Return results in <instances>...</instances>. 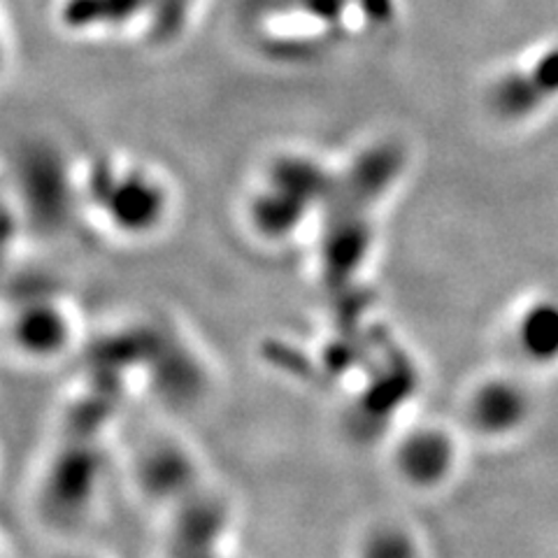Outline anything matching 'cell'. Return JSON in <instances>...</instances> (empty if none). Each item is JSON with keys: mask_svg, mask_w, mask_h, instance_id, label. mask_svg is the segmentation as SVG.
<instances>
[{"mask_svg": "<svg viewBox=\"0 0 558 558\" xmlns=\"http://www.w3.org/2000/svg\"><path fill=\"white\" fill-rule=\"evenodd\" d=\"M80 203L117 240L145 242L172 213V189L161 170L124 154L98 156L77 182Z\"/></svg>", "mask_w": 558, "mask_h": 558, "instance_id": "obj_1", "label": "cell"}, {"mask_svg": "<svg viewBox=\"0 0 558 558\" xmlns=\"http://www.w3.org/2000/svg\"><path fill=\"white\" fill-rule=\"evenodd\" d=\"M459 465V445L438 424H414L391 447L393 475L416 494L442 488Z\"/></svg>", "mask_w": 558, "mask_h": 558, "instance_id": "obj_3", "label": "cell"}, {"mask_svg": "<svg viewBox=\"0 0 558 558\" xmlns=\"http://www.w3.org/2000/svg\"><path fill=\"white\" fill-rule=\"evenodd\" d=\"M151 3L154 0H65L61 20L73 31L92 26H124L137 14L151 10Z\"/></svg>", "mask_w": 558, "mask_h": 558, "instance_id": "obj_7", "label": "cell"}, {"mask_svg": "<svg viewBox=\"0 0 558 558\" xmlns=\"http://www.w3.org/2000/svg\"><path fill=\"white\" fill-rule=\"evenodd\" d=\"M196 0H154L149 10V35L154 43H170L184 31Z\"/></svg>", "mask_w": 558, "mask_h": 558, "instance_id": "obj_9", "label": "cell"}, {"mask_svg": "<svg viewBox=\"0 0 558 558\" xmlns=\"http://www.w3.org/2000/svg\"><path fill=\"white\" fill-rule=\"evenodd\" d=\"M338 172L307 154H279L258 172L247 198V221L256 238L284 244L307 223H322Z\"/></svg>", "mask_w": 558, "mask_h": 558, "instance_id": "obj_2", "label": "cell"}, {"mask_svg": "<svg viewBox=\"0 0 558 558\" xmlns=\"http://www.w3.org/2000/svg\"><path fill=\"white\" fill-rule=\"evenodd\" d=\"M282 5L312 16L314 22L338 26L349 8V0H284Z\"/></svg>", "mask_w": 558, "mask_h": 558, "instance_id": "obj_11", "label": "cell"}, {"mask_svg": "<svg viewBox=\"0 0 558 558\" xmlns=\"http://www.w3.org/2000/svg\"><path fill=\"white\" fill-rule=\"evenodd\" d=\"M363 16L373 24H389L393 22V0H356Z\"/></svg>", "mask_w": 558, "mask_h": 558, "instance_id": "obj_12", "label": "cell"}, {"mask_svg": "<svg viewBox=\"0 0 558 558\" xmlns=\"http://www.w3.org/2000/svg\"><path fill=\"white\" fill-rule=\"evenodd\" d=\"M558 96V49L535 61L523 73H512L496 84L494 108L505 119H523Z\"/></svg>", "mask_w": 558, "mask_h": 558, "instance_id": "obj_5", "label": "cell"}, {"mask_svg": "<svg viewBox=\"0 0 558 558\" xmlns=\"http://www.w3.org/2000/svg\"><path fill=\"white\" fill-rule=\"evenodd\" d=\"M59 295H24L10 314L8 338L26 361H54L75 340L73 310L57 301Z\"/></svg>", "mask_w": 558, "mask_h": 558, "instance_id": "obj_4", "label": "cell"}, {"mask_svg": "<svg viewBox=\"0 0 558 558\" xmlns=\"http://www.w3.org/2000/svg\"><path fill=\"white\" fill-rule=\"evenodd\" d=\"M361 554L365 556H405V554H416L412 547L414 535L405 529L396 526V523H387V526H377L373 529L363 539Z\"/></svg>", "mask_w": 558, "mask_h": 558, "instance_id": "obj_10", "label": "cell"}, {"mask_svg": "<svg viewBox=\"0 0 558 558\" xmlns=\"http://www.w3.org/2000/svg\"><path fill=\"white\" fill-rule=\"evenodd\" d=\"M523 354L533 361H551L558 356V305L537 303L523 314L517 326Z\"/></svg>", "mask_w": 558, "mask_h": 558, "instance_id": "obj_8", "label": "cell"}, {"mask_svg": "<svg viewBox=\"0 0 558 558\" xmlns=\"http://www.w3.org/2000/svg\"><path fill=\"white\" fill-rule=\"evenodd\" d=\"M529 412V400L517 384L496 379L486 381L470 398L468 416L480 433L502 435L514 430Z\"/></svg>", "mask_w": 558, "mask_h": 558, "instance_id": "obj_6", "label": "cell"}]
</instances>
